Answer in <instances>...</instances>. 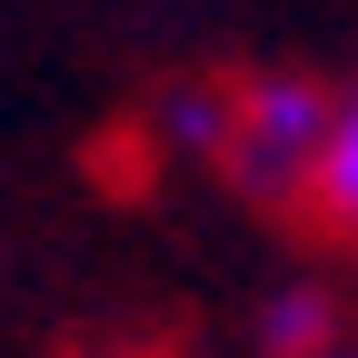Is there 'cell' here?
Masks as SVG:
<instances>
[{
	"label": "cell",
	"instance_id": "6da1fadb",
	"mask_svg": "<svg viewBox=\"0 0 358 358\" xmlns=\"http://www.w3.org/2000/svg\"><path fill=\"white\" fill-rule=\"evenodd\" d=\"M338 100H319L308 80H259L229 100V179L249 199H308L319 189V150H329Z\"/></svg>",
	"mask_w": 358,
	"mask_h": 358
},
{
	"label": "cell",
	"instance_id": "7a4b0ae2",
	"mask_svg": "<svg viewBox=\"0 0 358 358\" xmlns=\"http://www.w3.org/2000/svg\"><path fill=\"white\" fill-rule=\"evenodd\" d=\"M308 199H319V219H329L338 239H358V90H348V100H338V120H329L319 189H308Z\"/></svg>",
	"mask_w": 358,
	"mask_h": 358
},
{
	"label": "cell",
	"instance_id": "3957f363",
	"mask_svg": "<svg viewBox=\"0 0 358 358\" xmlns=\"http://www.w3.org/2000/svg\"><path fill=\"white\" fill-rule=\"evenodd\" d=\"M319 329H329V319H319V299H308V289L268 308V348H279V358H319Z\"/></svg>",
	"mask_w": 358,
	"mask_h": 358
}]
</instances>
